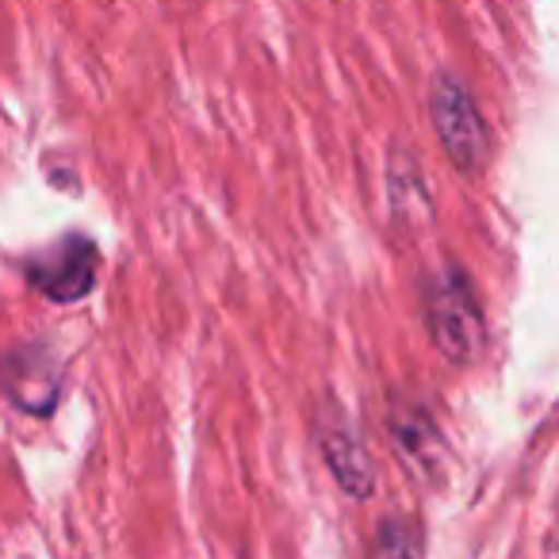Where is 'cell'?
<instances>
[{
  "instance_id": "obj_3",
  "label": "cell",
  "mask_w": 559,
  "mask_h": 559,
  "mask_svg": "<svg viewBox=\"0 0 559 559\" xmlns=\"http://www.w3.org/2000/svg\"><path fill=\"white\" fill-rule=\"evenodd\" d=\"M66 395V368L47 342H20L0 353V399L20 414L47 418Z\"/></svg>"
},
{
  "instance_id": "obj_4",
  "label": "cell",
  "mask_w": 559,
  "mask_h": 559,
  "mask_svg": "<svg viewBox=\"0 0 559 559\" xmlns=\"http://www.w3.org/2000/svg\"><path fill=\"white\" fill-rule=\"evenodd\" d=\"M20 269L27 284L50 304H81L100 276V246L88 234H66L55 246L27 257Z\"/></svg>"
},
{
  "instance_id": "obj_6",
  "label": "cell",
  "mask_w": 559,
  "mask_h": 559,
  "mask_svg": "<svg viewBox=\"0 0 559 559\" xmlns=\"http://www.w3.org/2000/svg\"><path fill=\"white\" fill-rule=\"evenodd\" d=\"M388 441L411 472L437 475L441 464V426L421 403H395L388 414Z\"/></svg>"
},
{
  "instance_id": "obj_8",
  "label": "cell",
  "mask_w": 559,
  "mask_h": 559,
  "mask_svg": "<svg viewBox=\"0 0 559 559\" xmlns=\"http://www.w3.org/2000/svg\"><path fill=\"white\" fill-rule=\"evenodd\" d=\"M372 556H421L426 540H421V528L406 518H383L376 536L368 540Z\"/></svg>"
},
{
  "instance_id": "obj_5",
  "label": "cell",
  "mask_w": 559,
  "mask_h": 559,
  "mask_svg": "<svg viewBox=\"0 0 559 559\" xmlns=\"http://www.w3.org/2000/svg\"><path fill=\"white\" fill-rule=\"evenodd\" d=\"M314 437H319V452L326 460L334 483L342 487V495L353 498V502H368L376 495V483L380 479H376L372 452H368L360 429L345 414L326 411L319 418V426H314Z\"/></svg>"
},
{
  "instance_id": "obj_1",
  "label": "cell",
  "mask_w": 559,
  "mask_h": 559,
  "mask_svg": "<svg viewBox=\"0 0 559 559\" xmlns=\"http://www.w3.org/2000/svg\"><path fill=\"white\" fill-rule=\"evenodd\" d=\"M421 311H426L429 342L449 365L472 368L487 349V319H483L475 280L460 264H441L421 284Z\"/></svg>"
},
{
  "instance_id": "obj_2",
  "label": "cell",
  "mask_w": 559,
  "mask_h": 559,
  "mask_svg": "<svg viewBox=\"0 0 559 559\" xmlns=\"http://www.w3.org/2000/svg\"><path fill=\"white\" fill-rule=\"evenodd\" d=\"M429 123H433L444 157L460 177H479L490 165L495 134H490L472 88L452 70H437L429 81Z\"/></svg>"
},
{
  "instance_id": "obj_7",
  "label": "cell",
  "mask_w": 559,
  "mask_h": 559,
  "mask_svg": "<svg viewBox=\"0 0 559 559\" xmlns=\"http://www.w3.org/2000/svg\"><path fill=\"white\" fill-rule=\"evenodd\" d=\"M388 200H391V215L403 226H426L433 215V200L426 192V180H421L418 157L414 150H395L388 165Z\"/></svg>"
}]
</instances>
